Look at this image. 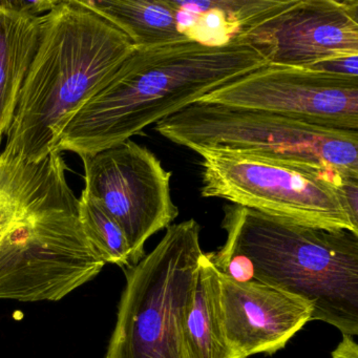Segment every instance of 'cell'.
<instances>
[{
    "label": "cell",
    "instance_id": "1",
    "mask_svg": "<svg viewBox=\"0 0 358 358\" xmlns=\"http://www.w3.org/2000/svg\"><path fill=\"white\" fill-rule=\"evenodd\" d=\"M266 64L264 52L248 41L135 47L64 127L56 150L83 158L118 145Z\"/></svg>",
    "mask_w": 358,
    "mask_h": 358
},
{
    "label": "cell",
    "instance_id": "2",
    "mask_svg": "<svg viewBox=\"0 0 358 358\" xmlns=\"http://www.w3.org/2000/svg\"><path fill=\"white\" fill-rule=\"evenodd\" d=\"M134 49L124 33L80 0H60L41 16L38 48L1 154L27 164L45 160L64 127Z\"/></svg>",
    "mask_w": 358,
    "mask_h": 358
},
{
    "label": "cell",
    "instance_id": "3",
    "mask_svg": "<svg viewBox=\"0 0 358 358\" xmlns=\"http://www.w3.org/2000/svg\"><path fill=\"white\" fill-rule=\"evenodd\" d=\"M225 246L250 261L257 282L312 308L311 320L358 335V234L303 225L238 205L224 208Z\"/></svg>",
    "mask_w": 358,
    "mask_h": 358
},
{
    "label": "cell",
    "instance_id": "4",
    "mask_svg": "<svg viewBox=\"0 0 358 358\" xmlns=\"http://www.w3.org/2000/svg\"><path fill=\"white\" fill-rule=\"evenodd\" d=\"M200 230L194 219L169 226L152 252L125 268L106 358H188L186 316L204 253Z\"/></svg>",
    "mask_w": 358,
    "mask_h": 358
},
{
    "label": "cell",
    "instance_id": "5",
    "mask_svg": "<svg viewBox=\"0 0 358 358\" xmlns=\"http://www.w3.org/2000/svg\"><path fill=\"white\" fill-rule=\"evenodd\" d=\"M155 125L162 137L194 152L217 150L255 155L358 179V131L204 102Z\"/></svg>",
    "mask_w": 358,
    "mask_h": 358
},
{
    "label": "cell",
    "instance_id": "6",
    "mask_svg": "<svg viewBox=\"0 0 358 358\" xmlns=\"http://www.w3.org/2000/svg\"><path fill=\"white\" fill-rule=\"evenodd\" d=\"M77 206L66 176L0 238V299L60 301L102 271Z\"/></svg>",
    "mask_w": 358,
    "mask_h": 358
},
{
    "label": "cell",
    "instance_id": "7",
    "mask_svg": "<svg viewBox=\"0 0 358 358\" xmlns=\"http://www.w3.org/2000/svg\"><path fill=\"white\" fill-rule=\"evenodd\" d=\"M196 152L202 158L203 198L223 199L303 225L358 234V224L350 217L339 188L348 176L255 155Z\"/></svg>",
    "mask_w": 358,
    "mask_h": 358
},
{
    "label": "cell",
    "instance_id": "8",
    "mask_svg": "<svg viewBox=\"0 0 358 358\" xmlns=\"http://www.w3.org/2000/svg\"><path fill=\"white\" fill-rule=\"evenodd\" d=\"M85 189L117 222L129 243L131 266L144 257L146 241L179 215L171 194V171L145 146L127 140L81 158Z\"/></svg>",
    "mask_w": 358,
    "mask_h": 358
},
{
    "label": "cell",
    "instance_id": "9",
    "mask_svg": "<svg viewBox=\"0 0 358 358\" xmlns=\"http://www.w3.org/2000/svg\"><path fill=\"white\" fill-rule=\"evenodd\" d=\"M198 102L263 110L320 127L358 131V77L266 64Z\"/></svg>",
    "mask_w": 358,
    "mask_h": 358
},
{
    "label": "cell",
    "instance_id": "10",
    "mask_svg": "<svg viewBox=\"0 0 358 358\" xmlns=\"http://www.w3.org/2000/svg\"><path fill=\"white\" fill-rule=\"evenodd\" d=\"M243 41L259 47L268 64L313 69L358 56V0H296Z\"/></svg>",
    "mask_w": 358,
    "mask_h": 358
},
{
    "label": "cell",
    "instance_id": "11",
    "mask_svg": "<svg viewBox=\"0 0 358 358\" xmlns=\"http://www.w3.org/2000/svg\"><path fill=\"white\" fill-rule=\"evenodd\" d=\"M220 274V273H219ZM226 338L242 358L275 353L311 322L305 301L262 282H238L220 274Z\"/></svg>",
    "mask_w": 358,
    "mask_h": 358
},
{
    "label": "cell",
    "instance_id": "12",
    "mask_svg": "<svg viewBox=\"0 0 358 358\" xmlns=\"http://www.w3.org/2000/svg\"><path fill=\"white\" fill-rule=\"evenodd\" d=\"M296 0H171L178 30L186 41L222 47L240 41Z\"/></svg>",
    "mask_w": 358,
    "mask_h": 358
},
{
    "label": "cell",
    "instance_id": "13",
    "mask_svg": "<svg viewBox=\"0 0 358 358\" xmlns=\"http://www.w3.org/2000/svg\"><path fill=\"white\" fill-rule=\"evenodd\" d=\"M41 30V16L22 13L0 1V152L38 48Z\"/></svg>",
    "mask_w": 358,
    "mask_h": 358
},
{
    "label": "cell",
    "instance_id": "14",
    "mask_svg": "<svg viewBox=\"0 0 358 358\" xmlns=\"http://www.w3.org/2000/svg\"><path fill=\"white\" fill-rule=\"evenodd\" d=\"M188 358H242L228 343L221 309V280L207 253H203L192 303L186 316Z\"/></svg>",
    "mask_w": 358,
    "mask_h": 358
},
{
    "label": "cell",
    "instance_id": "15",
    "mask_svg": "<svg viewBox=\"0 0 358 358\" xmlns=\"http://www.w3.org/2000/svg\"><path fill=\"white\" fill-rule=\"evenodd\" d=\"M80 3L124 33L134 47L186 41L178 30L171 0H80Z\"/></svg>",
    "mask_w": 358,
    "mask_h": 358
},
{
    "label": "cell",
    "instance_id": "16",
    "mask_svg": "<svg viewBox=\"0 0 358 358\" xmlns=\"http://www.w3.org/2000/svg\"><path fill=\"white\" fill-rule=\"evenodd\" d=\"M68 166L62 152H52L43 162L27 164L7 158L0 152V238L49 192Z\"/></svg>",
    "mask_w": 358,
    "mask_h": 358
},
{
    "label": "cell",
    "instance_id": "17",
    "mask_svg": "<svg viewBox=\"0 0 358 358\" xmlns=\"http://www.w3.org/2000/svg\"><path fill=\"white\" fill-rule=\"evenodd\" d=\"M77 211L83 234L100 259L106 264L131 267L129 243L117 222L83 194L78 199Z\"/></svg>",
    "mask_w": 358,
    "mask_h": 358
},
{
    "label": "cell",
    "instance_id": "18",
    "mask_svg": "<svg viewBox=\"0 0 358 358\" xmlns=\"http://www.w3.org/2000/svg\"><path fill=\"white\" fill-rule=\"evenodd\" d=\"M60 0H35V1H26V0H7L5 1L9 7L29 14L32 16H43L55 9Z\"/></svg>",
    "mask_w": 358,
    "mask_h": 358
},
{
    "label": "cell",
    "instance_id": "19",
    "mask_svg": "<svg viewBox=\"0 0 358 358\" xmlns=\"http://www.w3.org/2000/svg\"><path fill=\"white\" fill-rule=\"evenodd\" d=\"M333 358H358V345L353 337L343 335V341L332 353Z\"/></svg>",
    "mask_w": 358,
    "mask_h": 358
}]
</instances>
